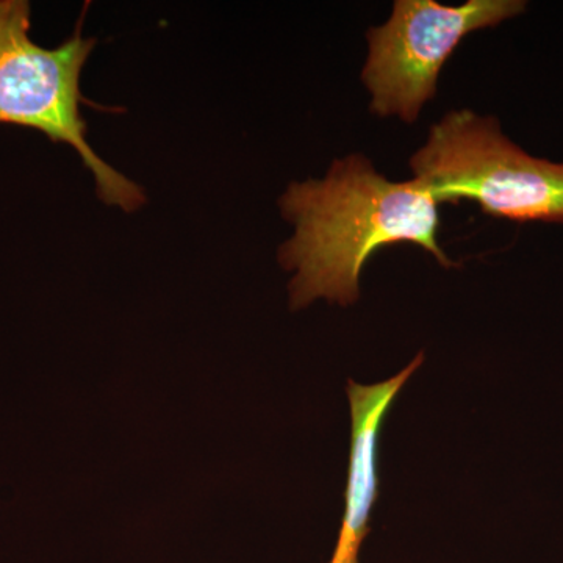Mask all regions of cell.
<instances>
[{"label":"cell","mask_w":563,"mask_h":563,"mask_svg":"<svg viewBox=\"0 0 563 563\" xmlns=\"http://www.w3.org/2000/svg\"><path fill=\"white\" fill-rule=\"evenodd\" d=\"M424 361L418 354L398 376L376 385H347L352 415V448L347 476L346 510L339 544L331 563H358V550L368 533L369 512L377 499V440L385 415L396 395Z\"/></svg>","instance_id":"obj_5"},{"label":"cell","mask_w":563,"mask_h":563,"mask_svg":"<svg viewBox=\"0 0 563 563\" xmlns=\"http://www.w3.org/2000/svg\"><path fill=\"white\" fill-rule=\"evenodd\" d=\"M76 33L55 49L31 38V3L0 0V124L35 129L54 143L68 144L80 155L107 206L139 210L146 196L140 185L102 161L87 140L80 76L95 40Z\"/></svg>","instance_id":"obj_3"},{"label":"cell","mask_w":563,"mask_h":563,"mask_svg":"<svg viewBox=\"0 0 563 563\" xmlns=\"http://www.w3.org/2000/svg\"><path fill=\"white\" fill-rule=\"evenodd\" d=\"M523 0H468L446 7L433 0H396L390 20L369 29L362 84L369 110L380 118L415 122L435 98L444 63L465 36L523 13Z\"/></svg>","instance_id":"obj_4"},{"label":"cell","mask_w":563,"mask_h":563,"mask_svg":"<svg viewBox=\"0 0 563 563\" xmlns=\"http://www.w3.org/2000/svg\"><path fill=\"white\" fill-rule=\"evenodd\" d=\"M439 206L420 180L385 179L358 154L333 162L324 179L290 184L280 209L295 235L282 244L279 261L296 272L292 309L320 298L344 307L357 301L363 268L380 247L417 244L453 268L437 240Z\"/></svg>","instance_id":"obj_1"},{"label":"cell","mask_w":563,"mask_h":563,"mask_svg":"<svg viewBox=\"0 0 563 563\" xmlns=\"http://www.w3.org/2000/svg\"><path fill=\"white\" fill-rule=\"evenodd\" d=\"M410 168L440 203L473 201L515 222H563V165L529 155L496 118L450 111L432 125Z\"/></svg>","instance_id":"obj_2"}]
</instances>
